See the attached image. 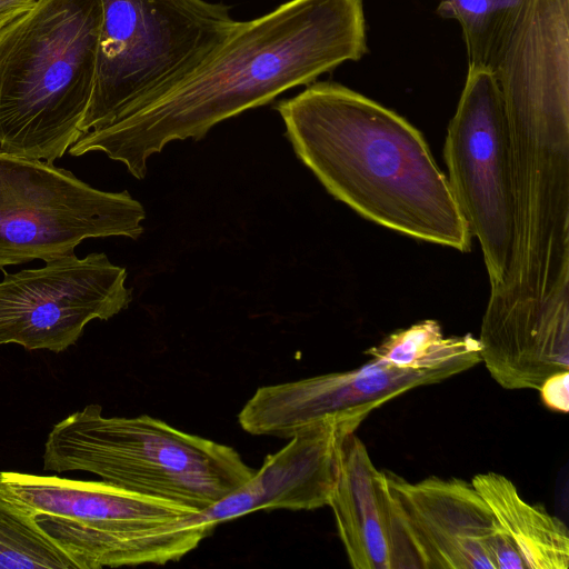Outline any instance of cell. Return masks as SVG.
<instances>
[{"instance_id": "cell-17", "label": "cell", "mask_w": 569, "mask_h": 569, "mask_svg": "<svg viewBox=\"0 0 569 569\" xmlns=\"http://www.w3.org/2000/svg\"><path fill=\"white\" fill-rule=\"evenodd\" d=\"M77 569L36 516L0 491V569Z\"/></svg>"}, {"instance_id": "cell-8", "label": "cell", "mask_w": 569, "mask_h": 569, "mask_svg": "<svg viewBox=\"0 0 569 569\" xmlns=\"http://www.w3.org/2000/svg\"><path fill=\"white\" fill-rule=\"evenodd\" d=\"M443 153L448 183L480 243L490 291L495 290L512 261L516 209L507 117L492 73L468 70Z\"/></svg>"}, {"instance_id": "cell-7", "label": "cell", "mask_w": 569, "mask_h": 569, "mask_svg": "<svg viewBox=\"0 0 569 569\" xmlns=\"http://www.w3.org/2000/svg\"><path fill=\"white\" fill-rule=\"evenodd\" d=\"M146 211L128 191H102L44 160L0 149V269L71 254L88 238L138 239Z\"/></svg>"}, {"instance_id": "cell-11", "label": "cell", "mask_w": 569, "mask_h": 569, "mask_svg": "<svg viewBox=\"0 0 569 569\" xmlns=\"http://www.w3.org/2000/svg\"><path fill=\"white\" fill-rule=\"evenodd\" d=\"M442 370L400 368L371 358L361 367L258 388L238 415L253 436L291 438L331 416L366 415L420 386L450 378Z\"/></svg>"}, {"instance_id": "cell-10", "label": "cell", "mask_w": 569, "mask_h": 569, "mask_svg": "<svg viewBox=\"0 0 569 569\" xmlns=\"http://www.w3.org/2000/svg\"><path fill=\"white\" fill-rule=\"evenodd\" d=\"M0 281V343L61 352L93 319L108 320L128 308L127 271L106 253H74L42 268L8 273Z\"/></svg>"}, {"instance_id": "cell-4", "label": "cell", "mask_w": 569, "mask_h": 569, "mask_svg": "<svg viewBox=\"0 0 569 569\" xmlns=\"http://www.w3.org/2000/svg\"><path fill=\"white\" fill-rule=\"evenodd\" d=\"M43 469L91 472L199 511L254 472L230 446L147 415L106 417L99 405H88L53 426L44 442Z\"/></svg>"}, {"instance_id": "cell-14", "label": "cell", "mask_w": 569, "mask_h": 569, "mask_svg": "<svg viewBox=\"0 0 569 569\" xmlns=\"http://www.w3.org/2000/svg\"><path fill=\"white\" fill-rule=\"evenodd\" d=\"M472 485L517 548L526 569H567V526L545 507L525 500L513 482L497 472L476 475Z\"/></svg>"}, {"instance_id": "cell-12", "label": "cell", "mask_w": 569, "mask_h": 569, "mask_svg": "<svg viewBox=\"0 0 569 569\" xmlns=\"http://www.w3.org/2000/svg\"><path fill=\"white\" fill-rule=\"evenodd\" d=\"M366 415L331 416L298 431L289 442L266 457L242 486L201 510L214 528L258 510H313L329 505L342 439Z\"/></svg>"}, {"instance_id": "cell-1", "label": "cell", "mask_w": 569, "mask_h": 569, "mask_svg": "<svg viewBox=\"0 0 569 569\" xmlns=\"http://www.w3.org/2000/svg\"><path fill=\"white\" fill-rule=\"evenodd\" d=\"M367 52L362 0H289L249 21L193 72L143 108L83 134L74 157L104 152L137 179L166 144L202 139L217 123L272 101Z\"/></svg>"}, {"instance_id": "cell-6", "label": "cell", "mask_w": 569, "mask_h": 569, "mask_svg": "<svg viewBox=\"0 0 569 569\" xmlns=\"http://www.w3.org/2000/svg\"><path fill=\"white\" fill-rule=\"evenodd\" d=\"M96 78L83 134L143 108L231 34L230 7L206 0H101Z\"/></svg>"}, {"instance_id": "cell-15", "label": "cell", "mask_w": 569, "mask_h": 569, "mask_svg": "<svg viewBox=\"0 0 569 569\" xmlns=\"http://www.w3.org/2000/svg\"><path fill=\"white\" fill-rule=\"evenodd\" d=\"M365 353L400 368L442 370L451 376L481 362L477 338L469 333L446 337L440 325L430 319L392 332Z\"/></svg>"}, {"instance_id": "cell-2", "label": "cell", "mask_w": 569, "mask_h": 569, "mask_svg": "<svg viewBox=\"0 0 569 569\" xmlns=\"http://www.w3.org/2000/svg\"><path fill=\"white\" fill-rule=\"evenodd\" d=\"M276 109L295 152L336 199L405 236L470 249L447 176L405 118L333 82L312 83Z\"/></svg>"}, {"instance_id": "cell-13", "label": "cell", "mask_w": 569, "mask_h": 569, "mask_svg": "<svg viewBox=\"0 0 569 569\" xmlns=\"http://www.w3.org/2000/svg\"><path fill=\"white\" fill-rule=\"evenodd\" d=\"M328 506L352 568L398 569L386 473L373 465L356 432L347 435L340 443L337 478Z\"/></svg>"}, {"instance_id": "cell-5", "label": "cell", "mask_w": 569, "mask_h": 569, "mask_svg": "<svg viewBox=\"0 0 569 569\" xmlns=\"http://www.w3.org/2000/svg\"><path fill=\"white\" fill-rule=\"evenodd\" d=\"M0 491L43 519L77 569L164 565L193 551L214 527L201 511L108 481L0 471Z\"/></svg>"}, {"instance_id": "cell-18", "label": "cell", "mask_w": 569, "mask_h": 569, "mask_svg": "<svg viewBox=\"0 0 569 569\" xmlns=\"http://www.w3.org/2000/svg\"><path fill=\"white\" fill-rule=\"evenodd\" d=\"M569 371L556 373L539 388L540 397L546 407L566 413L569 408Z\"/></svg>"}, {"instance_id": "cell-19", "label": "cell", "mask_w": 569, "mask_h": 569, "mask_svg": "<svg viewBox=\"0 0 569 569\" xmlns=\"http://www.w3.org/2000/svg\"><path fill=\"white\" fill-rule=\"evenodd\" d=\"M37 0H0V29L28 11Z\"/></svg>"}, {"instance_id": "cell-9", "label": "cell", "mask_w": 569, "mask_h": 569, "mask_svg": "<svg viewBox=\"0 0 569 569\" xmlns=\"http://www.w3.org/2000/svg\"><path fill=\"white\" fill-rule=\"evenodd\" d=\"M385 473L398 569H526L471 481Z\"/></svg>"}, {"instance_id": "cell-16", "label": "cell", "mask_w": 569, "mask_h": 569, "mask_svg": "<svg viewBox=\"0 0 569 569\" xmlns=\"http://www.w3.org/2000/svg\"><path fill=\"white\" fill-rule=\"evenodd\" d=\"M529 0H441L437 12L459 22L469 70L493 73Z\"/></svg>"}, {"instance_id": "cell-3", "label": "cell", "mask_w": 569, "mask_h": 569, "mask_svg": "<svg viewBox=\"0 0 569 569\" xmlns=\"http://www.w3.org/2000/svg\"><path fill=\"white\" fill-rule=\"evenodd\" d=\"M101 0H37L0 29V149L53 163L83 133Z\"/></svg>"}]
</instances>
